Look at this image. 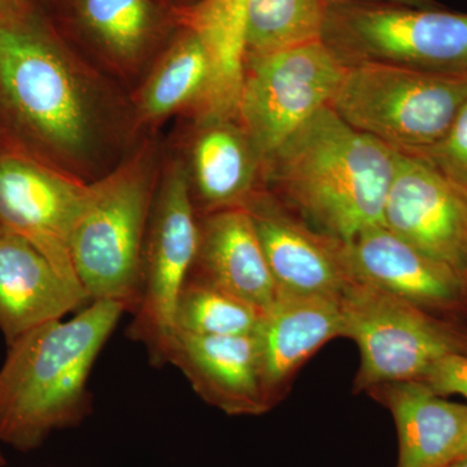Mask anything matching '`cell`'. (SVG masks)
Returning a JSON list of instances; mask_svg holds the SVG:
<instances>
[{"instance_id":"cell-1","label":"cell","mask_w":467,"mask_h":467,"mask_svg":"<svg viewBox=\"0 0 467 467\" xmlns=\"http://www.w3.org/2000/svg\"><path fill=\"white\" fill-rule=\"evenodd\" d=\"M399 150L319 110L264 161L279 202L328 238L347 243L383 225Z\"/></svg>"},{"instance_id":"cell-2","label":"cell","mask_w":467,"mask_h":467,"mask_svg":"<svg viewBox=\"0 0 467 467\" xmlns=\"http://www.w3.org/2000/svg\"><path fill=\"white\" fill-rule=\"evenodd\" d=\"M124 306L91 301L69 321L34 328L8 346L0 368V442L36 450L90 410L88 380Z\"/></svg>"},{"instance_id":"cell-3","label":"cell","mask_w":467,"mask_h":467,"mask_svg":"<svg viewBox=\"0 0 467 467\" xmlns=\"http://www.w3.org/2000/svg\"><path fill=\"white\" fill-rule=\"evenodd\" d=\"M0 92L27 133L70 165L97 142V115L72 57L33 11L0 16Z\"/></svg>"},{"instance_id":"cell-4","label":"cell","mask_w":467,"mask_h":467,"mask_svg":"<svg viewBox=\"0 0 467 467\" xmlns=\"http://www.w3.org/2000/svg\"><path fill=\"white\" fill-rule=\"evenodd\" d=\"M155 193L152 164L146 153L88 184L70 239V257L91 301L121 304L131 315L137 310Z\"/></svg>"},{"instance_id":"cell-5","label":"cell","mask_w":467,"mask_h":467,"mask_svg":"<svg viewBox=\"0 0 467 467\" xmlns=\"http://www.w3.org/2000/svg\"><path fill=\"white\" fill-rule=\"evenodd\" d=\"M467 100V75L378 64L347 67L330 109L356 130L400 150L444 137Z\"/></svg>"},{"instance_id":"cell-6","label":"cell","mask_w":467,"mask_h":467,"mask_svg":"<svg viewBox=\"0 0 467 467\" xmlns=\"http://www.w3.org/2000/svg\"><path fill=\"white\" fill-rule=\"evenodd\" d=\"M322 43L346 67L467 75V14L391 3H328Z\"/></svg>"},{"instance_id":"cell-7","label":"cell","mask_w":467,"mask_h":467,"mask_svg":"<svg viewBox=\"0 0 467 467\" xmlns=\"http://www.w3.org/2000/svg\"><path fill=\"white\" fill-rule=\"evenodd\" d=\"M343 337L358 344L356 387L422 380L442 358L467 353V331L450 318L353 282L340 296Z\"/></svg>"},{"instance_id":"cell-8","label":"cell","mask_w":467,"mask_h":467,"mask_svg":"<svg viewBox=\"0 0 467 467\" xmlns=\"http://www.w3.org/2000/svg\"><path fill=\"white\" fill-rule=\"evenodd\" d=\"M199 245V221L190 174L181 160L169 165L153 199L142 256V288L128 335L143 344L150 364L164 365L174 315Z\"/></svg>"},{"instance_id":"cell-9","label":"cell","mask_w":467,"mask_h":467,"mask_svg":"<svg viewBox=\"0 0 467 467\" xmlns=\"http://www.w3.org/2000/svg\"><path fill=\"white\" fill-rule=\"evenodd\" d=\"M347 67L322 42L244 58L239 124L264 161L330 107Z\"/></svg>"},{"instance_id":"cell-10","label":"cell","mask_w":467,"mask_h":467,"mask_svg":"<svg viewBox=\"0 0 467 467\" xmlns=\"http://www.w3.org/2000/svg\"><path fill=\"white\" fill-rule=\"evenodd\" d=\"M88 192V184L36 160L0 156V226L26 239L77 285L70 239Z\"/></svg>"},{"instance_id":"cell-11","label":"cell","mask_w":467,"mask_h":467,"mask_svg":"<svg viewBox=\"0 0 467 467\" xmlns=\"http://www.w3.org/2000/svg\"><path fill=\"white\" fill-rule=\"evenodd\" d=\"M383 225L466 278L467 198L425 160L399 150Z\"/></svg>"},{"instance_id":"cell-12","label":"cell","mask_w":467,"mask_h":467,"mask_svg":"<svg viewBox=\"0 0 467 467\" xmlns=\"http://www.w3.org/2000/svg\"><path fill=\"white\" fill-rule=\"evenodd\" d=\"M353 281L451 318L467 315V281L459 270L405 242L386 226L343 243Z\"/></svg>"},{"instance_id":"cell-13","label":"cell","mask_w":467,"mask_h":467,"mask_svg":"<svg viewBox=\"0 0 467 467\" xmlns=\"http://www.w3.org/2000/svg\"><path fill=\"white\" fill-rule=\"evenodd\" d=\"M247 209L279 294L340 297L353 284L342 242L295 217L273 193L256 190Z\"/></svg>"},{"instance_id":"cell-14","label":"cell","mask_w":467,"mask_h":467,"mask_svg":"<svg viewBox=\"0 0 467 467\" xmlns=\"http://www.w3.org/2000/svg\"><path fill=\"white\" fill-rule=\"evenodd\" d=\"M164 361L180 368L193 391L227 416H261L273 407L254 335L205 337L174 330Z\"/></svg>"},{"instance_id":"cell-15","label":"cell","mask_w":467,"mask_h":467,"mask_svg":"<svg viewBox=\"0 0 467 467\" xmlns=\"http://www.w3.org/2000/svg\"><path fill=\"white\" fill-rule=\"evenodd\" d=\"M90 301L26 239L0 227V333L7 346Z\"/></svg>"},{"instance_id":"cell-16","label":"cell","mask_w":467,"mask_h":467,"mask_svg":"<svg viewBox=\"0 0 467 467\" xmlns=\"http://www.w3.org/2000/svg\"><path fill=\"white\" fill-rule=\"evenodd\" d=\"M343 331L340 297L278 295L254 334L273 405L297 370L326 343L343 337Z\"/></svg>"},{"instance_id":"cell-17","label":"cell","mask_w":467,"mask_h":467,"mask_svg":"<svg viewBox=\"0 0 467 467\" xmlns=\"http://www.w3.org/2000/svg\"><path fill=\"white\" fill-rule=\"evenodd\" d=\"M190 275L233 292L265 312L279 290L250 213L244 207L211 212L199 223V245Z\"/></svg>"},{"instance_id":"cell-18","label":"cell","mask_w":467,"mask_h":467,"mask_svg":"<svg viewBox=\"0 0 467 467\" xmlns=\"http://www.w3.org/2000/svg\"><path fill=\"white\" fill-rule=\"evenodd\" d=\"M374 389L398 427V467H441L456 459L467 431V404L448 401L420 380Z\"/></svg>"},{"instance_id":"cell-19","label":"cell","mask_w":467,"mask_h":467,"mask_svg":"<svg viewBox=\"0 0 467 467\" xmlns=\"http://www.w3.org/2000/svg\"><path fill=\"white\" fill-rule=\"evenodd\" d=\"M192 201L205 214L242 207L256 192L261 161L244 129L234 119H202L192 150Z\"/></svg>"},{"instance_id":"cell-20","label":"cell","mask_w":467,"mask_h":467,"mask_svg":"<svg viewBox=\"0 0 467 467\" xmlns=\"http://www.w3.org/2000/svg\"><path fill=\"white\" fill-rule=\"evenodd\" d=\"M248 0H198L175 7V23L201 36L211 57L207 103L217 112L238 107L244 67V16Z\"/></svg>"},{"instance_id":"cell-21","label":"cell","mask_w":467,"mask_h":467,"mask_svg":"<svg viewBox=\"0 0 467 467\" xmlns=\"http://www.w3.org/2000/svg\"><path fill=\"white\" fill-rule=\"evenodd\" d=\"M75 16L81 32L121 66L138 63L164 23L153 0H75Z\"/></svg>"},{"instance_id":"cell-22","label":"cell","mask_w":467,"mask_h":467,"mask_svg":"<svg viewBox=\"0 0 467 467\" xmlns=\"http://www.w3.org/2000/svg\"><path fill=\"white\" fill-rule=\"evenodd\" d=\"M182 27L140 90L138 109L147 121L164 119L207 98L212 78L211 57L201 36Z\"/></svg>"},{"instance_id":"cell-23","label":"cell","mask_w":467,"mask_h":467,"mask_svg":"<svg viewBox=\"0 0 467 467\" xmlns=\"http://www.w3.org/2000/svg\"><path fill=\"white\" fill-rule=\"evenodd\" d=\"M327 0H248L244 58L322 42Z\"/></svg>"},{"instance_id":"cell-24","label":"cell","mask_w":467,"mask_h":467,"mask_svg":"<svg viewBox=\"0 0 467 467\" xmlns=\"http://www.w3.org/2000/svg\"><path fill=\"white\" fill-rule=\"evenodd\" d=\"M263 310L220 285L190 275L175 306V330L205 337L256 334Z\"/></svg>"},{"instance_id":"cell-25","label":"cell","mask_w":467,"mask_h":467,"mask_svg":"<svg viewBox=\"0 0 467 467\" xmlns=\"http://www.w3.org/2000/svg\"><path fill=\"white\" fill-rule=\"evenodd\" d=\"M467 198V100L439 142L413 150Z\"/></svg>"},{"instance_id":"cell-26","label":"cell","mask_w":467,"mask_h":467,"mask_svg":"<svg viewBox=\"0 0 467 467\" xmlns=\"http://www.w3.org/2000/svg\"><path fill=\"white\" fill-rule=\"evenodd\" d=\"M420 382L444 398L459 395L467 400V353L442 358Z\"/></svg>"},{"instance_id":"cell-27","label":"cell","mask_w":467,"mask_h":467,"mask_svg":"<svg viewBox=\"0 0 467 467\" xmlns=\"http://www.w3.org/2000/svg\"><path fill=\"white\" fill-rule=\"evenodd\" d=\"M328 3H391L416 8H436L435 0H327Z\"/></svg>"},{"instance_id":"cell-28","label":"cell","mask_w":467,"mask_h":467,"mask_svg":"<svg viewBox=\"0 0 467 467\" xmlns=\"http://www.w3.org/2000/svg\"><path fill=\"white\" fill-rule=\"evenodd\" d=\"M32 11L30 0H0V16H17Z\"/></svg>"},{"instance_id":"cell-29","label":"cell","mask_w":467,"mask_h":467,"mask_svg":"<svg viewBox=\"0 0 467 467\" xmlns=\"http://www.w3.org/2000/svg\"><path fill=\"white\" fill-rule=\"evenodd\" d=\"M441 467H467V456L459 457V459L451 461Z\"/></svg>"},{"instance_id":"cell-30","label":"cell","mask_w":467,"mask_h":467,"mask_svg":"<svg viewBox=\"0 0 467 467\" xmlns=\"http://www.w3.org/2000/svg\"><path fill=\"white\" fill-rule=\"evenodd\" d=\"M467 456V431L465 434V438H463L462 444H461L459 453H457L456 459H459V457ZM454 459V460H456ZM453 461V460H451Z\"/></svg>"},{"instance_id":"cell-31","label":"cell","mask_w":467,"mask_h":467,"mask_svg":"<svg viewBox=\"0 0 467 467\" xmlns=\"http://www.w3.org/2000/svg\"><path fill=\"white\" fill-rule=\"evenodd\" d=\"M198 2V0H181V5H177V7H186V5H193V3Z\"/></svg>"},{"instance_id":"cell-32","label":"cell","mask_w":467,"mask_h":467,"mask_svg":"<svg viewBox=\"0 0 467 467\" xmlns=\"http://www.w3.org/2000/svg\"><path fill=\"white\" fill-rule=\"evenodd\" d=\"M5 457H3V454L0 453V466H5Z\"/></svg>"},{"instance_id":"cell-33","label":"cell","mask_w":467,"mask_h":467,"mask_svg":"<svg viewBox=\"0 0 467 467\" xmlns=\"http://www.w3.org/2000/svg\"><path fill=\"white\" fill-rule=\"evenodd\" d=\"M466 281H467V269H466Z\"/></svg>"},{"instance_id":"cell-34","label":"cell","mask_w":467,"mask_h":467,"mask_svg":"<svg viewBox=\"0 0 467 467\" xmlns=\"http://www.w3.org/2000/svg\"><path fill=\"white\" fill-rule=\"evenodd\" d=\"M0 227H2V226H0Z\"/></svg>"}]
</instances>
